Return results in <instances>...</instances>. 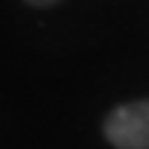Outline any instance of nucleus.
<instances>
[{
	"label": "nucleus",
	"instance_id": "nucleus-1",
	"mask_svg": "<svg viewBox=\"0 0 149 149\" xmlns=\"http://www.w3.org/2000/svg\"><path fill=\"white\" fill-rule=\"evenodd\" d=\"M104 137L116 149H149V100L119 104L104 122Z\"/></svg>",
	"mask_w": 149,
	"mask_h": 149
},
{
	"label": "nucleus",
	"instance_id": "nucleus-2",
	"mask_svg": "<svg viewBox=\"0 0 149 149\" xmlns=\"http://www.w3.org/2000/svg\"><path fill=\"white\" fill-rule=\"evenodd\" d=\"M24 3H31V6H52V3H58V0H24Z\"/></svg>",
	"mask_w": 149,
	"mask_h": 149
}]
</instances>
